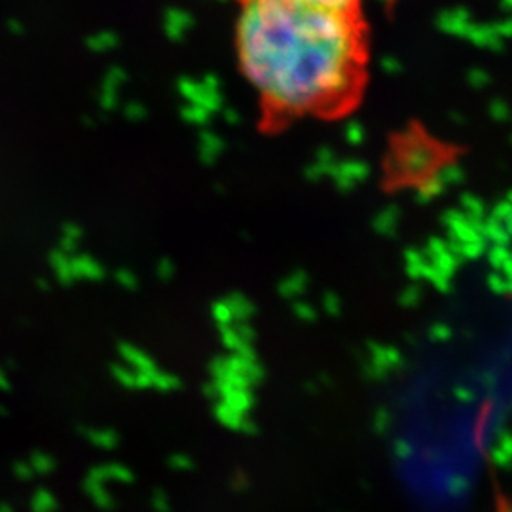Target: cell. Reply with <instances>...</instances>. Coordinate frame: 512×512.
Listing matches in <instances>:
<instances>
[{
  "mask_svg": "<svg viewBox=\"0 0 512 512\" xmlns=\"http://www.w3.org/2000/svg\"><path fill=\"white\" fill-rule=\"evenodd\" d=\"M317 2H323V4H332V6H366L365 0H317ZM391 4L395 0H389Z\"/></svg>",
  "mask_w": 512,
  "mask_h": 512,
  "instance_id": "2",
  "label": "cell"
},
{
  "mask_svg": "<svg viewBox=\"0 0 512 512\" xmlns=\"http://www.w3.org/2000/svg\"><path fill=\"white\" fill-rule=\"evenodd\" d=\"M239 71L253 90L260 128L346 118L370 82L366 6L317 0H236Z\"/></svg>",
  "mask_w": 512,
  "mask_h": 512,
  "instance_id": "1",
  "label": "cell"
}]
</instances>
